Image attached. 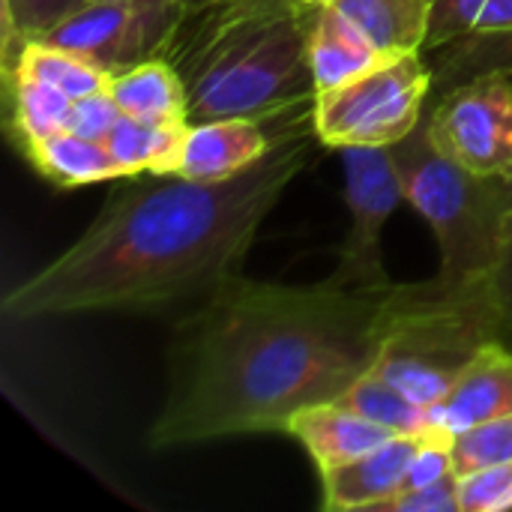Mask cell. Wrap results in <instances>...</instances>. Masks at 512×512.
I'll list each match as a JSON object with an SVG mask.
<instances>
[{"label":"cell","mask_w":512,"mask_h":512,"mask_svg":"<svg viewBox=\"0 0 512 512\" xmlns=\"http://www.w3.org/2000/svg\"><path fill=\"white\" fill-rule=\"evenodd\" d=\"M189 126V123H186ZM186 126H156L135 117H120V123L105 138L111 156L117 159L123 177L135 174H174Z\"/></svg>","instance_id":"ffe728a7"},{"label":"cell","mask_w":512,"mask_h":512,"mask_svg":"<svg viewBox=\"0 0 512 512\" xmlns=\"http://www.w3.org/2000/svg\"><path fill=\"white\" fill-rule=\"evenodd\" d=\"M462 48L468 66L483 51L512 54V0H435L426 51Z\"/></svg>","instance_id":"4fadbf2b"},{"label":"cell","mask_w":512,"mask_h":512,"mask_svg":"<svg viewBox=\"0 0 512 512\" xmlns=\"http://www.w3.org/2000/svg\"><path fill=\"white\" fill-rule=\"evenodd\" d=\"M21 153L33 162V168L45 180H51L57 186H87V183L123 177V171L105 141L84 138L72 129L45 135V138L33 141L30 147H24Z\"/></svg>","instance_id":"e0dca14e"},{"label":"cell","mask_w":512,"mask_h":512,"mask_svg":"<svg viewBox=\"0 0 512 512\" xmlns=\"http://www.w3.org/2000/svg\"><path fill=\"white\" fill-rule=\"evenodd\" d=\"M512 462L459 477V512H510Z\"/></svg>","instance_id":"cb8c5ba5"},{"label":"cell","mask_w":512,"mask_h":512,"mask_svg":"<svg viewBox=\"0 0 512 512\" xmlns=\"http://www.w3.org/2000/svg\"><path fill=\"white\" fill-rule=\"evenodd\" d=\"M429 426L441 435H459L486 420L512 414V351L501 342L486 345L456 384L426 408Z\"/></svg>","instance_id":"30bf717a"},{"label":"cell","mask_w":512,"mask_h":512,"mask_svg":"<svg viewBox=\"0 0 512 512\" xmlns=\"http://www.w3.org/2000/svg\"><path fill=\"white\" fill-rule=\"evenodd\" d=\"M330 6L381 57L426 51L435 0H330Z\"/></svg>","instance_id":"9a60e30c"},{"label":"cell","mask_w":512,"mask_h":512,"mask_svg":"<svg viewBox=\"0 0 512 512\" xmlns=\"http://www.w3.org/2000/svg\"><path fill=\"white\" fill-rule=\"evenodd\" d=\"M405 201L432 225L441 249V276L483 279L498 270L512 240L507 177H486L444 156L429 138L426 117L390 147Z\"/></svg>","instance_id":"5b68a950"},{"label":"cell","mask_w":512,"mask_h":512,"mask_svg":"<svg viewBox=\"0 0 512 512\" xmlns=\"http://www.w3.org/2000/svg\"><path fill=\"white\" fill-rule=\"evenodd\" d=\"M294 3H300V6H312V9H321V6H327L330 0H294Z\"/></svg>","instance_id":"f1b7e54d"},{"label":"cell","mask_w":512,"mask_h":512,"mask_svg":"<svg viewBox=\"0 0 512 512\" xmlns=\"http://www.w3.org/2000/svg\"><path fill=\"white\" fill-rule=\"evenodd\" d=\"M435 90V69L426 51L381 57L363 75L318 93L315 129L321 144L345 147H393L408 138Z\"/></svg>","instance_id":"8992f818"},{"label":"cell","mask_w":512,"mask_h":512,"mask_svg":"<svg viewBox=\"0 0 512 512\" xmlns=\"http://www.w3.org/2000/svg\"><path fill=\"white\" fill-rule=\"evenodd\" d=\"M9 66L24 69L33 78L63 90L69 99H81V96L108 90V84H111L108 69H102L66 48L48 45L42 39H24V42L9 45L3 51V69H9Z\"/></svg>","instance_id":"ac0fdd59"},{"label":"cell","mask_w":512,"mask_h":512,"mask_svg":"<svg viewBox=\"0 0 512 512\" xmlns=\"http://www.w3.org/2000/svg\"><path fill=\"white\" fill-rule=\"evenodd\" d=\"M423 435H396L372 453L321 471L324 510H384L402 489Z\"/></svg>","instance_id":"8fae6325"},{"label":"cell","mask_w":512,"mask_h":512,"mask_svg":"<svg viewBox=\"0 0 512 512\" xmlns=\"http://www.w3.org/2000/svg\"><path fill=\"white\" fill-rule=\"evenodd\" d=\"M198 3H207V0H198ZM198 3H195V6H198Z\"/></svg>","instance_id":"1f68e13d"},{"label":"cell","mask_w":512,"mask_h":512,"mask_svg":"<svg viewBox=\"0 0 512 512\" xmlns=\"http://www.w3.org/2000/svg\"><path fill=\"white\" fill-rule=\"evenodd\" d=\"M345 189L351 231L339 249L327 285L363 294H384L396 282L387 276L381 234L393 210L405 201V186L390 147H345Z\"/></svg>","instance_id":"ba28073f"},{"label":"cell","mask_w":512,"mask_h":512,"mask_svg":"<svg viewBox=\"0 0 512 512\" xmlns=\"http://www.w3.org/2000/svg\"><path fill=\"white\" fill-rule=\"evenodd\" d=\"M141 6L153 9V12H165V15H180V6L177 0H138Z\"/></svg>","instance_id":"83f0119b"},{"label":"cell","mask_w":512,"mask_h":512,"mask_svg":"<svg viewBox=\"0 0 512 512\" xmlns=\"http://www.w3.org/2000/svg\"><path fill=\"white\" fill-rule=\"evenodd\" d=\"M507 183H510V198H512V171L507 174Z\"/></svg>","instance_id":"4dcf8cb0"},{"label":"cell","mask_w":512,"mask_h":512,"mask_svg":"<svg viewBox=\"0 0 512 512\" xmlns=\"http://www.w3.org/2000/svg\"><path fill=\"white\" fill-rule=\"evenodd\" d=\"M387 512H459V474H450L432 486L399 492Z\"/></svg>","instance_id":"484cf974"},{"label":"cell","mask_w":512,"mask_h":512,"mask_svg":"<svg viewBox=\"0 0 512 512\" xmlns=\"http://www.w3.org/2000/svg\"><path fill=\"white\" fill-rule=\"evenodd\" d=\"M381 54L327 3L315 12L309 33V72L318 93H327L366 69H372Z\"/></svg>","instance_id":"2e32d148"},{"label":"cell","mask_w":512,"mask_h":512,"mask_svg":"<svg viewBox=\"0 0 512 512\" xmlns=\"http://www.w3.org/2000/svg\"><path fill=\"white\" fill-rule=\"evenodd\" d=\"M120 117H123V111L114 102L111 90H99V93L72 99L66 129H72L84 138H93V141H105L111 135V129L120 123Z\"/></svg>","instance_id":"d4e9b609"},{"label":"cell","mask_w":512,"mask_h":512,"mask_svg":"<svg viewBox=\"0 0 512 512\" xmlns=\"http://www.w3.org/2000/svg\"><path fill=\"white\" fill-rule=\"evenodd\" d=\"M342 402L357 408L369 420L393 429L396 435H429V432H435L429 426L426 408L411 402L402 390H396L390 381H384L372 369L351 384V390L342 396Z\"/></svg>","instance_id":"44dd1931"},{"label":"cell","mask_w":512,"mask_h":512,"mask_svg":"<svg viewBox=\"0 0 512 512\" xmlns=\"http://www.w3.org/2000/svg\"><path fill=\"white\" fill-rule=\"evenodd\" d=\"M108 90L126 117L156 123V126L189 123L186 84L177 75V69L162 57H147L114 72Z\"/></svg>","instance_id":"5bb4252c"},{"label":"cell","mask_w":512,"mask_h":512,"mask_svg":"<svg viewBox=\"0 0 512 512\" xmlns=\"http://www.w3.org/2000/svg\"><path fill=\"white\" fill-rule=\"evenodd\" d=\"M3 72H6L9 120H12V135L18 141V150L30 147L33 141H39L45 135L66 129L72 99L63 90H57L15 66H9Z\"/></svg>","instance_id":"d6986e66"},{"label":"cell","mask_w":512,"mask_h":512,"mask_svg":"<svg viewBox=\"0 0 512 512\" xmlns=\"http://www.w3.org/2000/svg\"><path fill=\"white\" fill-rule=\"evenodd\" d=\"M450 447H453V465L459 477L489 468V465L512 462V414L486 420L474 429L453 435Z\"/></svg>","instance_id":"7402d4cb"},{"label":"cell","mask_w":512,"mask_h":512,"mask_svg":"<svg viewBox=\"0 0 512 512\" xmlns=\"http://www.w3.org/2000/svg\"><path fill=\"white\" fill-rule=\"evenodd\" d=\"M84 0H3V51L24 39L45 36Z\"/></svg>","instance_id":"603a6c76"},{"label":"cell","mask_w":512,"mask_h":512,"mask_svg":"<svg viewBox=\"0 0 512 512\" xmlns=\"http://www.w3.org/2000/svg\"><path fill=\"white\" fill-rule=\"evenodd\" d=\"M315 114L288 126L237 177L201 183L135 174L111 192L93 225L3 300V318L66 312L192 309L240 273L258 228L315 156Z\"/></svg>","instance_id":"7a4b0ae2"},{"label":"cell","mask_w":512,"mask_h":512,"mask_svg":"<svg viewBox=\"0 0 512 512\" xmlns=\"http://www.w3.org/2000/svg\"><path fill=\"white\" fill-rule=\"evenodd\" d=\"M492 342H498L492 276L450 279L438 273L384 294L372 372L429 408Z\"/></svg>","instance_id":"277c9868"},{"label":"cell","mask_w":512,"mask_h":512,"mask_svg":"<svg viewBox=\"0 0 512 512\" xmlns=\"http://www.w3.org/2000/svg\"><path fill=\"white\" fill-rule=\"evenodd\" d=\"M198 0H177V6H180V12H186V9H192Z\"/></svg>","instance_id":"f546056e"},{"label":"cell","mask_w":512,"mask_h":512,"mask_svg":"<svg viewBox=\"0 0 512 512\" xmlns=\"http://www.w3.org/2000/svg\"><path fill=\"white\" fill-rule=\"evenodd\" d=\"M492 291H495V312H498V342L512 351V240L504 261L492 273Z\"/></svg>","instance_id":"4316f807"},{"label":"cell","mask_w":512,"mask_h":512,"mask_svg":"<svg viewBox=\"0 0 512 512\" xmlns=\"http://www.w3.org/2000/svg\"><path fill=\"white\" fill-rule=\"evenodd\" d=\"M426 108L435 147L486 177L512 171V69H486L438 93Z\"/></svg>","instance_id":"52a82bcc"},{"label":"cell","mask_w":512,"mask_h":512,"mask_svg":"<svg viewBox=\"0 0 512 512\" xmlns=\"http://www.w3.org/2000/svg\"><path fill=\"white\" fill-rule=\"evenodd\" d=\"M384 294L234 273L180 318L147 444L285 432L303 408L342 399L375 366Z\"/></svg>","instance_id":"6da1fadb"},{"label":"cell","mask_w":512,"mask_h":512,"mask_svg":"<svg viewBox=\"0 0 512 512\" xmlns=\"http://www.w3.org/2000/svg\"><path fill=\"white\" fill-rule=\"evenodd\" d=\"M315 12L294 0H207L177 15L153 57L183 78L189 123L285 120L318 99L309 72Z\"/></svg>","instance_id":"3957f363"},{"label":"cell","mask_w":512,"mask_h":512,"mask_svg":"<svg viewBox=\"0 0 512 512\" xmlns=\"http://www.w3.org/2000/svg\"><path fill=\"white\" fill-rule=\"evenodd\" d=\"M312 114H315V108L285 117V120L216 117V120L189 123L174 174H180L186 180H201V183L237 177L240 171L261 162L288 126H294Z\"/></svg>","instance_id":"9c48e42d"},{"label":"cell","mask_w":512,"mask_h":512,"mask_svg":"<svg viewBox=\"0 0 512 512\" xmlns=\"http://www.w3.org/2000/svg\"><path fill=\"white\" fill-rule=\"evenodd\" d=\"M285 432L306 447L318 471L354 462L372 453L375 447L387 444L390 438H396L393 429L369 420L366 414L345 405L342 399L303 408L300 414L291 417Z\"/></svg>","instance_id":"7c38bea8"}]
</instances>
